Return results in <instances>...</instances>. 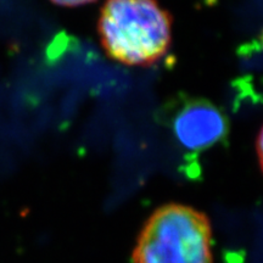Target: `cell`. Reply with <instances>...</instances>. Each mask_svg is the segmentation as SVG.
<instances>
[{
    "mask_svg": "<svg viewBox=\"0 0 263 263\" xmlns=\"http://www.w3.org/2000/svg\"><path fill=\"white\" fill-rule=\"evenodd\" d=\"M50 2L59 6H64V8H77V6L91 4L97 0H50Z\"/></svg>",
    "mask_w": 263,
    "mask_h": 263,
    "instance_id": "4",
    "label": "cell"
},
{
    "mask_svg": "<svg viewBox=\"0 0 263 263\" xmlns=\"http://www.w3.org/2000/svg\"><path fill=\"white\" fill-rule=\"evenodd\" d=\"M256 150H257L259 166H261V170L263 172V126L258 133L257 141H256Z\"/></svg>",
    "mask_w": 263,
    "mask_h": 263,
    "instance_id": "5",
    "label": "cell"
},
{
    "mask_svg": "<svg viewBox=\"0 0 263 263\" xmlns=\"http://www.w3.org/2000/svg\"><path fill=\"white\" fill-rule=\"evenodd\" d=\"M173 17L157 0H106L98 34L111 60L146 67L160 61L172 43Z\"/></svg>",
    "mask_w": 263,
    "mask_h": 263,
    "instance_id": "1",
    "label": "cell"
},
{
    "mask_svg": "<svg viewBox=\"0 0 263 263\" xmlns=\"http://www.w3.org/2000/svg\"><path fill=\"white\" fill-rule=\"evenodd\" d=\"M159 118L188 156L223 146L229 137L230 123L224 110L206 98L177 95L167 101Z\"/></svg>",
    "mask_w": 263,
    "mask_h": 263,
    "instance_id": "3",
    "label": "cell"
},
{
    "mask_svg": "<svg viewBox=\"0 0 263 263\" xmlns=\"http://www.w3.org/2000/svg\"><path fill=\"white\" fill-rule=\"evenodd\" d=\"M133 262L213 263L209 217L182 203L160 206L138 235Z\"/></svg>",
    "mask_w": 263,
    "mask_h": 263,
    "instance_id": "2",
    "label": "cell"
}]
</instances>
